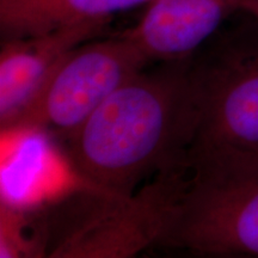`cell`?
<instances>
[{"label":"cell","instance_id":"obj_1","mask_svg":"<svg viewBox=\"0 0 258 258\" xmlns=\"http://www.w3.org/2000/svg\"><path fill=\"white\" fill-rule=\"evenodd\" d=\"M199 123L192 57L165 61L105 98L67 139V153L84 183L132 196L188 151Z\"/></svg>","mask_w":258,"mask_h":258},{"label":"cell","instance_id":"obj_2","mask_svg":"<svg viewBox=\"0 0 258 258\" xmlns=\"http://www.w3.org/2000/svg\"><path fill=\"white\" fill-rule=\"evenodd\" d=\"M157 246L207 257H258V151L195 140Z\"/></svg>","mask_w":258,"mask_h":258},{"label":"cell","instance_id":"obj_3","mask_svg":"<svg viewBox=\"0 0 258 258\" xmlns=\"http://www.w3.org/2000/svg\"><path fill=\"white\" fill-rule=\"evenodd\" d=\"M183 156L156 173L137 195L120 196L86 184L73 217L44 241L53 258H127L156 245L178 186Z\"/></svg>","mask_w":258,"mask_h":258},{"label":"cell","instance_id":"obj_7","mask_svg":"<svg viewBox=\"0 0 258 258\" xmlns=\"http://www.w3.org/2000/svg\"><path fill=\"white\" fill-rule=\"evenodd\" d=\"M240 0H152L133 29L125 34L148 60L175 61L192 57Z\"/></svg>","mask_w":258,"mask_h":258},{"label":"cell","instance_id":"obj_8","mask_svg":"<svg viewBox=\"0 0 258 258\" xmlns=\"http://www.w3.org/2000/svg\"><path fill=\"white\" fill-rule=\"evenodd\" d=\"M152 0H0L2 38L12 40L92 21H110L118 12Z\"/></svg>","mask_w":258,"mask_h":258},{"label":"cell","instance_id":"obj_5","mask_svg":"<svg viewBox=\"0 0 258 258\" xmlns=\"http://www.w3.org/2000/svg\"><path fill=\"white\" fill-rule=\"evenodd\" d=\"M240 11L256 21L254 35L192 57L200 112L195 140L258 151V0H241Z\"/></svg>","mask_w":258,"mask_h":258},{"label":"cell","instance_id":"obj_4","mask_svg":"<svg viewBox=\"0 0 258 258\" xmlns=\"http://www.w3.org/2000/svg\"><path fill=\"white\" fill-rule=\"evenodd\" d=\"M148 57L127 34L85 42L57 64L15 129H53L69 139L116 89L144 70Z\"/></svg>","mask_w":258,"mask_h":258},{"label":"cell","instance_id":"obj_6","mask_svg":"<svg viewBox=\"0 0 258 258\" xmlns=\"http://www.w3.org/2000/svg\"><path fill=\"white\" fill-rule=\"evenodd\" d=\"M110 21L74 24L47 34L4 40L0 51V125L11 131L71 50L93 40Z\"/></svg>","mask_w":258,"mask_h":258}]
</instances>
